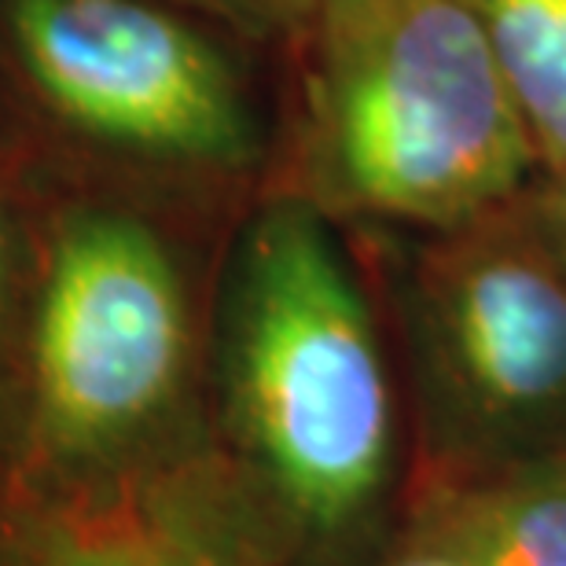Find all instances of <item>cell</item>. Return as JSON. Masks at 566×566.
<instances>
[{
  "mask_svg": "<svg viewBox=\"0 0 566 566\" xmlns=\"http://www.w3.org/2000/svg\"><path fill=\"white\" fill-rule=\"evenodd\" d=\"M218 376L235 468L276 530L316 548L368 537L394 471L390 371L332 218L298 191L235 240Z\"/></svg>",
  "mask_w": 566,
  "mask_h": 566,
  "instance_id": "cell-1",
  "label": "cell"
},
{
  "mask_svg": "<svg viewBox=\"0 0 566 566\" xmlns=\"http://www.w3.org/2000/svg\"><path fill=\"white\" fill-rule=\"evenodd\" d=\"M298 191L434 232L541 174L474 0H321L302 33Z\"/></svg>",
  "mask_w": 566,
  "mask_h": 566,
  "instance_id": "cell-2",
  "label": "cell"
},
{
  "mask_svg": "<svg viewBox=\"0 0 566 566\" xmlns=\"http://www.w3.org/2000/svg\"><path fill=\"white\" fill-rule=\"evenodd\" d=\"M401 302L438 479L566 452V254L534 191L420 232Z\"/></svg>",
  "mask_w": 566,
  "mask_h": 566,
  "instance_id": "cell-3",
  "label": "cell"
},
{
  "mask_svg": "<svg viewBox=\"0 0 566 566\" xmlns=\"http://www.w3.org/2000/svg\"><path fill=\"white\" fill-rule=\"evenodd\" d=\"M191 376V305L155 224L111 202L52 221L22 335L38 471H99L177 434Z\"/></svg>",
  "mask_w": 566,
  "mask_h": 566,
  "instance_id": "cell-4",
  "label": "cell"
},
{
  "mask_svg": "<svg viewBox=\"0 0 566 566\" xmlns=\"http://www.w3.org/2000/svg\"><path fill=\"white\" fill-rule=\"evenodd\" d=\"M0 63L55 133L115 163L240 174L262 151L240 71L174 0H0Z\"/></svg>",
  "mask_w": 566,
  "mask_h": 566,
  "instance_id": "cell-5",
  "label": "cell"
},
{
  "mask_svg": "<svg viewBox=\"0 0 566 566\" xmlns=\"http://www.w3.org/2000/svg\"><path fill=\"white\" fill-rule=\"evenodd\" d=\"M247 474L177 430L99 471H33L0 493V566H273Z\"/></svg>",
  "mask_w": 566,
  "mask_h": 566,
  "instance_id": "cell-6",
  "label": "cell"
},
{
  "mask_svg": "<svg viewBox=\"0 0 566 566\" xmlns=\"http://www.w3.org/2000/svg\"><path fill=\"white\" fill-rule=\"evenodd\" d=\"M416 541L463 566H566V452L438 479Z\"/></svg>",
  "mask_w": 566,
  "mask_h": 566,
  "instance_id": "cell-7",
  "label": "cell"
},
{
  "mask_svg": "<svg viewBox=\"0 0 566 566\" xmlns=\"http://www.w3.org/2000/svg\"><path fill=\"white\" fill-rule=\"evenodd\" d=\"M541 169L566 166V0H474Z\"/></svg>",
  "mask_w": 566,
  "mask_h": 566,
  "instance_id": "cell-8",
  "label": "cell"
},
{
  "mask_svg": "<svg viewBox=\"0 0 566 566\" xmlns=\"http://www.w3.org/2000/svg\"><path fill=\"white\" fill-rule=\"evenodd\" d=\"M174 4L188 8L191 15L218 19L251 38L294 41L321 0H174Z\"/></svg>",
  "mask_w": 566,
  "mask_h": 566,
  "instance_id": "cell-9",
  "label": "cell"
},
{
  "mask_svg": "<svg viewBox=\"0 0 566 566\" xmlns=\"http://www.w3.org/2000/svg\"><path fill=\"white\" fill-rule=\"evenodd\" d=\"M19 221L15 199L8 188V169L0 158V398L11 387V368H15L19 349Z\"/></svg>",
  "mask_w": 566,
  "mask_h": 566,
  "instance_id": "cell-10",
  "label": "cell"
},
{
  "mask_svg": "<svg viewBox=\"0 0 566 566\" xmlns=\"http://www.w3.org/2000/svg\"><path fill=\"white\" fill-rule=\"evenodd\" d=\"M530 191H534V202L548 224L552 240H556L566 254V166L541 169L534 177V185H530Z\"/></svg>",
  "mask_w": 566,
  "mask_h": 566,
  "instance_id": "cell-11",
  "label": "cell"
},
{
  "mask_svg": "<svg viewBox=\"0 0 566 566\" xmlns=\"http://www.w3.org/2000/svg\"><path fill=\"white\" fill-rule=\"evenodd\" d=\"M394 566H463L460 559H452L449 552H441V548H430V545H420L416 541L412 552L405 559H398Z\"/></svg>",
  "mask_w": 566,
  "mask_h": 566,
  "instance_id": "cell-12",
  "label": "cell"
}]
</instances>
